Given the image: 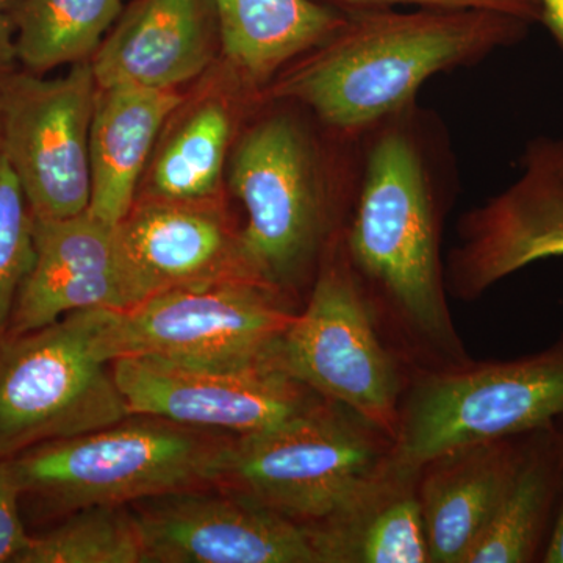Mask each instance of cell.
Masks as SVG:
<instances>
[{"label":"cell","instance_id":"cell-1","mask_svg":"<svg viewBox=\"0 0 563 563\" xmlns=\"http://www.w3.org/2000/svg\"><path fill=\"white\" fill-rule=\"evenodd\" d=\"M417 107L363 139L361 180L344 250L385 335L413 372L472 361L448 302L442 235L446 199Z\"/></svg>","mask_w":563,"mask_h":563},{"label":"cell","instance_id":"cell-2","mask_svg":"<svg viewBox=\"0 0 563 563\" xmlns=\"http://www.w3.org/2000/svg\"><path fill=\"white\" fill-rule=\"evenodd\" d=\"M531 25L490 10L351 14L331 38L282 70L261 98L299 103L336 135L363 139L413 106L433 76L520 43Z\"/></svg>","mask_w":563,"mask_h":563},{"label":"cell","instance_id":"cell-3","mask_svg":"<svg viewBox=\"0 0 563 563\" xmlns=\"http://www.w3.org/2000/svg\"><path fill=\"white\" fill-rule=\"evenodd\" d=\"M363 139H342L331 151L279 111L255 121L233 152L229 181L246 211L244 258L255 279L295 303L350 220Z\"/></svg>","mask_w":563,"mask_h":563},{"label":"cell","instance_id":"cell-4","mask_svg":"<svg viewBox=\"0 0 563 563\" xmlns=\"http://www.w3.org/2000/svg\"><path fill=\"white\" fill-rule=\"evenodd\" d=\"M229 439L150 415H128L96 431L36 444L3 463L21 496H36L70 514L214 487Z\"/></svg>","mask_w":563,"mask_h":563},{"label":"cell","instance_id":"cell-5","mask_svg":"<svg viewBox=\"0 0 563 563\" xmlns=\"http://www.w3.org/2000/svg\"><path fill=\"white\" fill-rule=\"evenodd\" d=\"M393 459L390 433L342 404L322 399L279 428L231 437L214 487L312 526L342 510Z\"/></svg>","mask_w":563,"mask_h":563},{"label":"cell","instance_id":"cell-6","mask_svg":"<svg viewBox=\"0 0 563 563\" xmlns=\"http://www.w3.org/2000/svg\"><path fill=\"white\" fill-rule=\"evenodd\" d=\"M272 358L292 379L362 415L395 440L399 404L413 369L385 335L347 258L343 233L325 252L306 303Z\"/></svg>","mask_w":563,"mask_h":563},{"label":"cell","instance_id":"cell-7","mask_svg":"<svg viewBox=\"0 0 563 563\" xmlns=\"http://www.w3.org/2000/svg\"><path fill=\"white\" fill-rule=\"evenodd\" d=\"M563 417V332L509 361L413 372L399 404L395 462L420 470L461 444L509 439Z\"/></svg>","mask_w":563,"mask_h":563},{"label":"cell","instance_id":"cell-8","mask_svg":"<svg viewBox=\"0 0 563 563\" xmlns=\"http://www.w3.org/2000/svg\"><path fill=\"white\" fill-rule=\"evenodd\" d=\"M106 310L0 336V461L128 417L111 363L98 351Z\"/></svg>","mask_w":563,"mask_h":563},{"label":"cell","instance_id":"cell-9","mask_svg":"<svg viewBox=\"0 0 563 563\" xmlns=\"http://www.w3.org/2000/svg\"><path fill=\"white\" fill-rule=\"evenodd\" d=\"M301 307L250 280L176 288L124 310H106L98 351L106 362L150 357L192 365L273 361Z\"/></svg>","mask_w":563,"mask_h":563},{"label":"cell","instance_id":"cell-10","mask_svg":"<svg viewBox=\"0 0 563 563\" xmlns=\"http://www.w3.org/2000/svg\"><path fill=\"white\" fill-rule=\"evenodd\" d=\"M98 90L91 62L70 66L57 79L0 77L2 154L36 220H65L90 207Z\"/></svg>","mask_w":563,"mask_h":563},{"label":"cell","instance_id":"cell-11","mask_svg":"<svg viewBox=\"0 0 563 563\" xmlns=\"http://www.w3.org/2000/svg\"><path fill=\"white\" fill-rule=\"evenodd\" d=\"M111 369L129 415L231 437L279 428L324 399L273 361L192 365L124 357L111 362Z\"/></svg>","mask_w":563,"mask_h":563},{"label":"cell","instance_id":"cell-12","mask_svg":"<svg viewBox=\"0 0 563 563\" xmlns=\"http://www.w3.org/2000/svg\"><path fill=\"white\" fill-rule=\"evenodd\" d=\"M448 292L474 301L532 263L563 257V139L532 140L506 190L463 214Z\"/></svg>","mask_w":563,"mask_h":563},{"label":"cell","instance_id":"cell-13","mask_svg":"<svg viewBox=\"0 0 563 563\" xmlns=\"http://www.w3.org/2000/svg\"><path fill=\"white\" fill-rule=\"evenodd\" d=\"M139 504L143 563H320L307 526L228 488Z\"/></svg>","mask_w":563,"mask_h":563},{"label":"cell","instance_id":"cell-14","mask_svg":"<svg viewBox=\"0 0 563 563\" xmlns=\"http://www.w3.org/2000/svg\"><path fill=\"white\" fill-rule=\"evenodd\" d=\"M33 246L10 333L36 331L80 310L129 309L144 299L120 229L88 210L65 220L33 218Z\"/></svg>","mask_w":563,"mask_h":563},{"label":"cell","instance_id":"cell-15","mask_svg":"<svg viewBox=\"0 0 563 563\" xmlns=\"http://www.w3.org/2000/svg\"><path fill=\"white\" fill-rule=\"evenodd\" d=\"M118 229L144 299L218 282L261 284L244 258L242 229L217 203L143 198Z\"/></svg>","mask_w":563,"mask_h":563},{"label":"cell","instance_id":"cell-16","mask_svg":"<svg viewBox=\"0 0 563 563\" xmlns=\"http://www.w3.org/2000/svg\"><path fill=\"white\" fill-rule=\"evenodd\" d=\"M221 51L213 0H133L91 60L98 87L174 91Z\"/></svg>","mask_w":563,"mask_h":563},{"label":"cell","instance_id":"cell-17","mask_svg":"<svg viewBox=\"0 0 563 563\" xmlns=\"http://www.w3.org/2000/svg\"><path fill=\"white\" fill-rule=\"evenodd\" d=\"M523 435L461 444L421 466L418 493L429 562L468 563L512 481Z\"/></svg>","mask_w":563,"mask_h":563},{"label":"cell","instance_id":"cell-18","mask_svg":"<svg viewBox=\"0 0 563 563\" xmlns=\"http://www.w3.org/2000/svg\"><path fill=\"white\" fill-rule=\"evenodd\" d=\"M181 102L176 91L99 87L90 133V213L114 225L128 217L155 140Z\"/></svg>","mask_w":563,"mask_h":563},{"label":"cell","instance_id":"cell-19","mask_svg":"<svg viewBox=\"0 0 563 563\" xmlns=\"http://www.w3.org/2000/svg\"><path fill=\"white\" fill-rule=\"evenodd\" d=\"M420 470L393 463L350 504L307 526L320 563H431L418 493Z\"/></svg>","mask_w":563,"mask_h":563},{"label":"cell","instance_id":"cell-20","mask_svg":"<svg viewBox=\"0 0 563 563\" xmlns=\"http://www.w3.org/2000/svg\"><path fill=\"white\" fill-rule=\"evenodd\" d=\"M213 5L233 76L258 95L346 20L314 0H213Z\"/></svg>","mask_w":563,"mask_h":563},{"label":"cell","instance_id":"cell-21","mask_svg":"<svg viewBox=\"0 0 563 563\" xmlns=\"http://www.w3.org/2000/svg\"><path fill=\"white\" fill-rule=\"evenodd\" d=\"M563 476V417L523 435L501 506L468 563L542 562Z\"/></svg>","mask_w":563,"mask_h":563},{"label":"cell","instance_id":"cell-22","mask_svg":"<svg viewBox=\"0 0 563 563\" xmlns=\"http://www.w3.org/2000/svg\"><path fill=\"white\" fill-rule=\"evenodd\" d=\"M233 111L222 99L195 107L180 121L152 163L144 198L176 202H211L221 191L231 146Z\"/></svg>","mask_w":563,"mask_h":563},{"label":"cell","instance_id":"cell-23","mask_svg":"<svg viewBox=\"0 0 563 563\" xmlns=\"http://www.w3.org/2000/svg\"><path fill=\"white\" fill-rule=\"evenodd\" d=\"M122 10V0H21L18 62L32 74L91 62Z\"/></svg>","mask_w":563,"mask_h":563},{"label":"cell","instance_id":"cell-24","mask_svg":"<svg viewBox=\"0 0 563 563\" xmlns=\"http://www.w3.org/2000/svg\"><path fill=\"white\" fill-rule=\"evenodd\" d=\"M135 512L98 506L70 512L51 531L31 537L18 563H143Z\"/></svg>","mask_w":563,"mask_h":563},{"label":"cell","instance_id":"cell-25","mask_svg":"<svg viewBox=\"0 0 563 563\" xmlns=\"http://www.w3.org/2000/svg\"><path fill=\"white\" fill-rule=\"evenodd\" d=\"M35 257L33 217L5 157L0 158V336Z\"/></svg>","mask_w":563,"mask_h":563},{"label":"cell","instance_id":"cell-26","mask_svg":"<svg viewBox=\"0 0 563 563\" xmlns=\"http://www.w3.org/2000/svg\"><path fill=\"white\" fill-rule=\"evenodd\" d=\"M339 11L344 16L396 9H472L512 14L521 20L540 24L542 9L539 0H314Z\"/></svg>","mask_w":563,"mask_h":563},{"label":"cell","instance_id":"cell-27","mask_svg":"<svg viewBox=\"0 0 563 563\" xmlns=\"http://www.w3.org/2000/svg\"><path fill=\"white\" fill-rule=\"evenodd\" d=\"M20 492L0 461V563H18L31 537L22 525Z\"/></svg>","mask_w":563,"mask_h":563},{"label":"cell","instance_id":"cell-28","mask_svg":"<svg viewBox=\"0 0 563 563\" xmlns=\"http://www.w3.org/2000/svg\"><path fill=\"white\" fill-rule=\"evenodd\" d=\"M21 0H0V77L16 65V11Z\"/></svg>","mask_w":563,"mask_h":563},{"label":"cell","instance_id":"cell-29","mask_svg":"<svg viewBox=\"0 0 563 563\" xmlns=\"http://www.w3.org/2000/svg\"><path fill=\"white\" fill-rule=\"evenodd\" d=\"M543 563H563V476L561 496H559L558 512H555L553 529L542 558Z\"/></svg>","mask_w":563,"mask_h":563},{"label":"cell","instance_id":"cell-30","mask_svg":"<svg viewBox=\"0 0 563 563\" xmlns=\"http://www.w3.org/2000/svg\"><path fill=\"white\" fill-rule=\"evenodd\" d=\"M542 22L563 49V0H539Z\"/></svg>","mask_w":563,"mask_h":563},{"label":"cell","instance_id":"cell-31","mask_svg":"<svg viewBox=\"0 0 563 563\" xmlns=\"http://www.w3.org/2000/svg\"><path fill=\"white\" fill-rule=\"evenodd\" d=\"M0 158H2V118H0Z\"/></svg>","mask_w":563,"mask_h":563}]
</instances>
